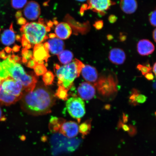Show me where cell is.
<instances>
[{
	"label": "cell",
	"mask_w": 156,
	"mask_h": 156,
	"mask_svg": "<svg viewBox=\"0 0 156 156\" xmlns=\"http://www.w3.org/2000/svg\"><path fill=\"white\" fill-rule=\"evenodd\" d=\"M50 57L49 51L44 48V44L35 45L33 52V58L37 62L38 61L48 62Z\"/></svg>",
	"instance_id": "8fae6325"
},
{
	"label": "cell",
	"mask_w": 156,
	"mask_h": 156,
	"mask_svg": "<svg viewBox=\"0 0 156 156\" xmlns=\"http://www.w3.org/2000/svg\"><path fill=\"white\" fill-rule=\"evenodd\" d=\"M66 106L70 115L80 122L85 114V105L83 99L79 97L70 98L67 99Z\"/></svg>",
	"instance_id": "5b68a950"
},
{
	"label": "cell",
	"mask_w": 156,
	"mask_h": 156,
	"mask_svg": "<svg viewBox=\"0 0 156 156\" xmlns=\"http://www.w3.org/2000/svg\"><path fill=\"white\" fill-rule=\"evenodd\" d=\"M37 64V62L33 58L27 62V66L31 68H34Z\"/></svg>",
	"instance_id": "f546056e"
},
{
	"label": "cell",
	"mask_w": 156,
	"mask_h": 156,
	"mask_svg": "<svg viewBox=\"0 0 156 156\" xmlns=\"http://www.w3.org/2000/svg\"><path fill=\"white\" fill-rule=\"evenodd\" d=\"M60 63L66 65L72 62L73 57V53L69 50H63L58 55Z\"/></svg>",
	"instance_id": "44dd1931"
},
{
	"label": "cell",
	"mask_w": 156,
	"mask_h": 156,
	"mask_svg": "<svg viewBox=\"0 0 156 156\" xmlns=\"http://www.w3.org/2000/svg\"><path fill=\"white\" fill-rule=\"evenodd\" d=\"M16 36L13 30V24H11L9 29L4 31L1 36V41L3 44L6 46H10L15 42Z\"/></svg>",
	"instance_id": "ac0fdd59"
},
{
	"label": "cell",
	"mask_w": 156,
	"mask_h": 156,
	"mask_svg": "<svg viewBox=\"0 0 156 156\" xmlns=\"http://www.w3.org/2000/svg\"><path fill=\"white\" fill-rule=\"evenodd\" d=\"M17 23L20 25H24L27 23V21L23 17H21L18 19L17 20Z\"/></svg>",
	"instance_id": "836d02e7"
},
{
	"label": "cell",
	"mask_w": 156,
	"mask_h": 156,
	"mask_svg": "<svg viewBox=\"0 0 156 156\" xmlns=\"http://www.w3.org/2000/svg\"><path fill=\"white\" fill-rule=\"evenodd\" d=\"M156 10H154L151 13L149 16V21L152 26H156Z\"/></svg>",
	"instance_id": "f1b7e54d"
},
{
	"label": "cell",
	"mask_w": 156,
	"mask_h": 156,
	"mask_svg": "<svg viewBox=\"0 0 156 156\" xmlns=\"http://www.w3.org/2000/svg\"><path fill=\"white\" fill-rule=\"evenodd\" d=\"M138 53L142 56H147L153 53L155 50V46L149 40L143 39L140 40L137 44Z\"/></svg>",
	"instance_id": "4fadbf2b"
},
{
	"label": "cell",
	"mask_w": 156,
	"mask_h": 156,
	"mask_svg": "<svg viewBox=\"0 0 156 156\" xmlns=\"http://www.w3.org/2000/svg\"><path fill=\"white\" fill-rule=\"evenodd\" d=\"M95 29L97 30H100L103 28V23L102 20H99L96 21L93 25Z\"/></svg>",
	"instance_id": "4dcf8cb0"
},
{
	"label": "cell",
	"mask_w": 156,
	"mask_h": 156,
	"mask_svg": "<svg viewBox=\"0 0 156 156\" xmlns=\"http://www.w3.org/2000/svg\"><path fill=\"white\" fill-rule=\"evenodd\" d=\"M87 4L84 5L82 9H91L95 12L104 15L106 12L110 9L111 6L115 4L111 0H87Z\"/></svg>",
	"instance_id": "52a82bcc"
},
{
	"label": "cell",
	"mask_w": 156,
	"mask_h": 156,
	"mask_svg": "<svg viewBox=\"0 0 156 156\" xmlns=\"http://www.w3.org/2000/svg\"><path fill=\"white\" fill-rule=\"evenodd\" d=\"M1 85L5 92L13 96L21 98L24 94V89L22 84L10 77L3 80Z\"/></svg>",
	"instance_id": "8992f818"
},
{
	"label": "cell",
	"mask_w": 156,
	"mask_h": 156,
	"mask_svg": "<svg viewBox=\"0 0 156 156\" xmlns=\"http://www.w3.org/2000/svg\"><path fill=\"white\" fill-rule=\"evenodd\" d=\"M81 73L83 79L89 83H94L98 78V73L95 67L90 65L83 66Z\"/></svg>",
	"instance_id": "5bb4252c"
},
{
	"label": "cell",
	"mask_w": 156,
	"mask_h": 156,
	"mask_svg": "<svg viewBox=\"0 0 156 156\" xmlns=\"http://www.w3.org/2000/svg\"><path fill=\"white\" fill-rule=\"evenodd\" d=\"M156 63L154 64L153 67V71L155 75H156Z\"/></svg>",
	"instance_id": "ee69618b"
},
{
	"label": "cell",
	"mask_w": 156,
	"mask_h": 156,
	"mask_svg": "<svg viewBox=\"0 0 156 156\" xmlns=\"http://www.w3.org/2000/svg\"><path fill=\"white\" fill-rule=\"evenodd\" d=\"M53 23H52V22H51V21H50L49 22H48V23H47V26L49 27H52V25H53Z\"/></svg>",
	"instance_id": "7bdbcfd3"
},
{
	"label": "cell",
	"mask_w": 156,
	"mask_h": 156,
	"mask_svg": "<svg viewBox=\"0 0 156 156\" xmlns=\"http://www.w3.org/2000/svg\"><path fill=\"white\" fill-rule=\"evenodd\" d=\"M79 126L76 122H65L62 125L59 132L68 138H73L77 135L79 132Z\"/></svg>",
	"instance_id": "30bf717a"
},
{
	"label": "cell",
	"mask_w": 156,
	"mask_h": 156,
	"mask_svg": "<svg viewBox=\"0 0 156 156\" xmlns=\"http://www.w3.org/2000/svg\"><path fill=\"white\" fill-rule=\"evenodd\" d=\"M35 74L37 76L43 75L47 72V69L44 64H41L37 63L34 68Z\"/></svg>",
	"instance_id": "484cf974"
},
{
	"label": "cell",
	"mask_w": 156,
	"mask_h": 156,
	"mask_svg": "<svg viewBox=\"0 0 156 156\" xmlns=\"http://www.w3.org/2000/svg\"><path fill=\"white\" fill-rule=\"evenodd\" d=\"M22 14L21 11H18L16 14V17L17 19L20 18L22 16Z\"/></svg>",
	"instance_id": "f35d334b"
},
{
	"label": "cell",
	"mask_w": 156,
	"mask_h": 156,
	"mask_svg": "<svg viewBox=\"0 0 156 156\" xmlns=\"http://www.w3.org/2000/svg\"><path fill=\"white\" fill-rule=\"evenodd\" d=\"M120 7L122 11L126 14H132L137 9V1L136 0H121Z\"/></svg>",
	"instance_id": "e0dca14e"
},
{
	"label": "cell",
	"mask_w": 156,
	"mask_h": 156,
	"mask_svg": "<svg viewBox=\"0 0 156 156\" xmlns=\"http://www.w3.org/2000/svg\"><path fill=\"white\" fill-rule=\"evenodd\" d=\"M21 99L23 110L35 116L50 113L55 102L51 91L42 85H36L34 90L23 94Z\"/></svg>",
	"instance_id": "6da1fadb"
},
{
	"label": "cell",
	"mask_w": 156,
	"mask_h": 156,
	"mask_svg": "<svg viewBox=\"0 0 156 156\" xmlns=\"http://www.w3.org/2000/svg\"><path fill=\"white\" fill-rule=\"evenodd\" d=\"M84 66L82 62L75 58L71 63L63 66L56 64L54 71L58 79V85L69 90L76 78L78 77Z\"/></svg>",
	"instance_id": "3957f363"
},
{
	"label": "cell",
	"mask_w": 156,
	"mask_h": 156,
	"mask_svg": "<svg viewBox=\"0 0 156 156\" xmlns=\"http://www.w3.org/2000/svg\"><path fill=\"white\" fill-rule=\"evenodd\" d=\"M9 56L11 59H12L13 61H14L16 63H17L21 60V58L18 56L12 55H9Z\"/></svg>",
	"instance_id": "d6a6232c"
},
{
	"label": "cell",
	"mask_w": 156,
	"mask_h": 156,
	"mask_svg": "<svg viewBox=\"0 0 156 156\" xmlns=\"http://www.w3.org/2000/svg\"><path fill=\"white\" fill-rule=\"evenodd\" d=\"M4 119L5 120V118H4L3 116L1 108H0V120H4Z\"/></svg>",
	"instance_id": "ab89813d"
},
{
	"label": "cell",
	"mask_w": 156,
	"mask_h": 156,
	"mask_svg": "<svg viewBox=\"0 0 156 156\" xmlns=\"http://www.w3.org/2000/svg\"><path fill=\"white\" fill-rule=\"evenodd\" d=\"M41 13L40 6L36 2L31 1L25 6L24 14L27 19L31 20H36Z\"/></svg>",
	"instance_id": "9c48e42d"
},
{
	"label": "cell",
	"mask_w": 156,
	"mask_h": 156,
	"mask_svg": "<svg viewBox=\"0 0 156 156\" xmlns=\"http://www.w3.org/2000/svg\"><path fill=\"white\" fill-rule=\"evenodd\" d=\"M117 20V18L114 15H110L109 17L108 20L110 22L112 23H113L115 22Z\"/></svg>",
	"instance_id": "d590c367"
},
{
	"label": "cell",
	"mask_w": 156,
	"mask_h": 156,
	"mask_svg": "<svg viewBox=\"0 0 156 156\" xmlns=\"http://www.w3.org/2000/svg\"><path fill=\"white\" fill-rule=\"evenodd\" d=\"M108 58L111 62L116 65H121L125 61V52L122 49L113 48L109 52Z\"/></svg>",
	"instance_id": "7c38bea8"
},
{
	"label": "cell",
	"mask_w": 156,
	"mask_h": 156,
	"mask_svg": "<svg viewBox=\"0 0 156 156\" xmlns=\"http://www.w3.org/2000/svg\"><path fill=\"white\" fill-rule=\"evenodd\" d=\"M137 68L141 72L142 74L145 75L150 73L151 70V68L150 66L142 65L141 64H139Z\"/></svg>",
	"instance_id": "83f0119b"
},
{
	"label": "cell",
	"mask_w": 156,
	"mask_h": 156,
	"mask_svg": "<svg viewBox=\"0 0 156 156\" xmlns=\"http://www.w3.org/2000/svg\"><path fill=\"white\" fill-rule=\"evenodd\" d=\"M78 95L84 100H89L93 98L95 94V89L91 83H82L77 89Z\"/></svg>",
	"instance_id": "ba28073f"
},
{
	"label": "cell",
	"mask_w": 156,
	"mask_h": 156,
	"mask_svg": "<svg viewBox=\"0 0 156 156\" xmlns=\"http://www.w3.org/2000/svg\"><path fill=\"white\" fill-rule=\"evenodd\" d=\"M91 122L87 121L83 123L79 127V132L83 136H85L88 134L90 132L91 128Z\"/></svg>",
	"instance_id": "603a6c76"
},
{
	"label": "cell",
	"mask_w": 156,
	"mask_h": 156,
	"mask_svg": "<svg viewBox=\"0 0 156 156\" xmlns=\"http://www.w3.org/2000/svg\"><path fill=\"white\" fill-rule=\"evenodd\" d=\"M137 101L136 102L138 103H143L146 100V98L145 96L143 95H139V96H137L136 97V99Z\"/></svg>",
	"instance_id": "1f68e13d"
},
{
	"label": "cell",
	"mask_w": 156,
	"mask_h": 156,
	"mask_svg": "<svg viewBox=\"0 0 156 156\" xmlns=\"http://www.w3.org/2000/svg\"><path fill=\"white\" fill-rule=\"evenodd\" d=\"M21 43H22V46L23 48H25L27 45L29 44V42L27 41L24 37L23 36L22 39H21Z\"/></svg>",
	"instance_id": "e575fe53"
},
{
	"label": "cell",
	"mask_w": 156,
	"mask_h": 156,
	"mask_svg": "<svg viewBox=\"0 0 156 156\" xmlns=\"http://www.w3.org/2000/svg\"><path fill=\"white\" fill-rule=\"evenodd\" d=\"M4 70L9 77L20 82L26 92L34 90L37 82V78L33 73L27 74L20 64L16 63L9 55L1 62Z\"/></svg>",
	"instance_id": "7a4b0ae2"
},
{
	"label": "cell",
	"mask_w": 156,
	"mask_h": 156,
	"mask_svg": "<svg viewBox=\"0 0 156 156\" xmlns=\"http://www.w3.org/2000/svg\"><path fill=\"white\" fill-rule=\"evenodd\" d=\"M27 0H12V5L16 9L23 8L27 4Z\"/></svg>",
	"instance_id": "4316f807"
},
{
	"label": "cell",
	"mask_w": 156,
	"mask_h": 156,
	"mask_svg": "<svg viewBox=\"0 0 156 156\" xmlns=\"http://www.w3.org/2000/svg\"><path fill=\"white\" fill-rule=\"evenodd\" d=\"M76 1H79V2H85L86 1H87V0H76Z\"/></svg>",
	"instance_id": "f6af8a7d"
},
{
	"label": "cell",
	"mask_w": 156,
	"mask_h": 156,
	"mask_svg": "<svg viewBox=\"0 0 156 156\" xmlns=\"http://www.w3.org/2000/svg\"><path fill=\"white\" fill-rule=\"evenodd\" d=\"M153 36L154 41L155 42L156 40V30L155 29L153 31Z\"/></svg>",
	"instance_id": "60d3db41"
},
{
	"label": "cell",
	"mask_w": 156,
	"mask_h": 156,
	"mask_svg": "<svg viewBox=\"0 0 156 156\" xmlns=\"http://www.w3.org/2000/svg\"><path fill=\"white\" fill-rule=\"evenodd\" d=\"M54 76L51 71H48L43 76L42 80L45 85H50L53 82Z\"/></svg>",
	"instance_id": "cb8c5ba5"
},
{
	"label": "cell",
	"mask_w": 156,
	"mask_h": 156,
	"mask_svg": "<svg viewBox=\"0 0 156 156\" xmlns=\"http://www.w3.org/2000/svg\"><path fill=\"white\" fill-rule=\"evenodd\" d=\"M66 122L64 119L56 117H51L49 124V129L52 133H57L59 131L62 125Z\"/></svg>",
	"instance_id": "ffe728a7"
},
{
	"label": "cell",
	"mask_w": 156,
	"mask_h": 156,
	"mask_svg": "<svg viewBox=\"0 0 156 156\" xmlns=\"http://www.w3.org/2000/svg\"><path fill=\"white\" fill-rule=\"evenodd\" d=\"M20 47L17 45H15L13 48V51L15 52H17L19 51L20 49Z\"/></svg>",
	"instance_id": "74e56055"
},
{
	"label": "cell",
	"mask_w": 156,
	"mask_h": 156,
	"mask_svg": "<svg viewBox=\"0 0 156 156\" xmlns=\"http://www.w3.org/2000/svg\"><path fill=\"white\" fill-rule=\"evenodd\" d=\"M49 51L52 54L58 55L63 51L64 44L61 39L54 38L48 41Z\"/></svg>",
	"instance_id": "2e32d148"
},
{
	"label": "cell",
	"mask_w": 156,
	"mask_h": 156,
	"mask_svg": "<svg viewBox=\"0 0 156 156\" xmlns=\"http://www.w3.org/2000/svg\"><path fill=\"white\" fill-rule=\"evenodd\" d=\"M145 77L147 80H151L154 79V76L152 73H148L145 75Z\"/></svg>",
	"instance_id": "8d00e7d4"
},
{
	"label": "cell",
	"mask_w": 156,
	"mask_h": 156,
	"mask_svg": "<svg viewBox=\"0 0 156 156\" xmlns=\"http://www.w3.org/2000/svg\"><path fill=\"white\" fill-rule=\"evenodd\" d=\"M50 30V27L46 26L42 19H39L38 23H26L20 28L23 36L29 44L35 45L40 44L48 39L46 34Z\"/></svg>",
	"instance_id": "277c9868"
},
{
	"label": "cell",
	"mask_w": 156,
	"mask_h": 156,
	"mask_svg": "<svg viewBox=\"0 0 156 156\" xmlns=\"http://www.w3.org/2000/svg\"><path fill=\"white\" fill-rule=\"evenodd\" d=\"M22 62L26 63L29 60L33 58V52L31 51L24 48L22 51Z\"/></svg>",
	"instance_id": "d4e9b609"
},
{
	"label": "cell",
	"mask_w": 156,
	"mask_h": 156,
	"mask_svg": "<svg viewBox=\"0 0 156 156\" xmlns=\"http://www.w3.org/2000/svg\"><path fill=\"white\" fill-rule=\"evenodd\" d=\"M49 37L51 39L55 38L56 37L55 34H50L49 35Z\"/></svg>",
	"instance_id": "b9f144b4"
},
{
	"label": "cell",
	"mask_w": 156,
	"mask_h": 156,
	"mask_svg": "<svg viewBox=\"0 0 156 156\" xmlns=\"http://www.w3.org/2000/svg\"><path fill=\"white\" fill-rule=\"evenodd\" d=\"M71 27L67 23H61L56 25L55 29L56 36L61 40H66L72 34Z\"/></svg>",
	"instance_id": "9a60e30c"
},
{
	"label": "cell",
	"mask_w": 156,
	"mask_h": 156,
	"mask_svg": "<svg viewBox=\"0 0 156 156\" xmlns=\"http://www.w3.org/2000/svg\"><path fill=\"white\" fill-rule=\"evenodd\" d=\"M68 90L62 86H58L54 96L64 101H67L68 97Z\"/></svg>",
	"instance_id": "7402d4cb"
},
{
	"label": "cell",
	"mask_w": 156,
	"mask_h": 156,
	"mask_svg": "<svg viewBox=\"0 0 156 156\" xmlns=\"http://www.w3.org/2000/svg\"><path fill=\"white\" fill-rule=\"evenodd\" d=\"M3 80L0 79V85H1V83L2 81Z\"/></svg>",
	"instance_id": "bcb514c9"
},
{
	"label": "cell",
	"mask_w": 156,
	"mask_h": 156,
	"mask_svg": "<svg viewBox=\"0 0 156 156\" xmlns=\"http://www.w3.org/2000/svg\"><path fill=\"white\" fill-rule=\"evenodd\" d=\"M21 98L13 96L5 92L3 90L1 85H0V103L5 106L15 104Z\"/></svg>",
	"instance_id": "d6986e66"
}]
</instances>
